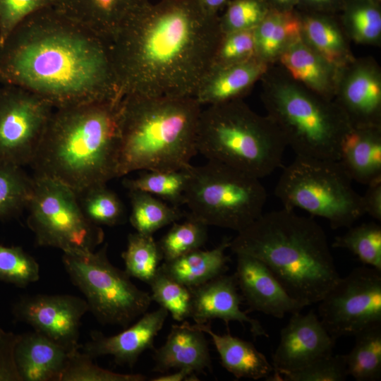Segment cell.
Wrapping results in <instances>:
<instances>
[{
	"instance_id": "6da1fadb",
	"label": "cell",
	"mask_w": 381,
	"mask_h": 381,
	"mask_svg": "<svg viewBox=\"0 0 381 381\" xmlns=\"http://www.w3.org/2000/svg\"><path fill=\"white\" fill-rule=\"evenodd\" d=\"M222 35L198 0L149 2L109 41L119 98L194 97Z\"/></svg>"
},
{
	"instance_id": "7a4b0ae2",
	"label": "cell",
	"mask_w": 381,
	"mask_h": 381,
	"mask_svg": "<svg viewBox=\"0 0 381 381\" xmlns=\"http://www.w3.org/2000/svg\"><path fill=\"white\" fill-rule=\"evenodd\" d=\"M0 84L54 108L121 99L109 42L53 6L28 17L0 49Z\"/></svg>"
},
{
	"instance_id": "3957f363",
	"label": "cell",
	"mask_w": 381,
	"mask_h": 381,
	"mask_svg": "<svg viewBox=\"0 0 381 381\" xmlns=\"http://www.w3.org/2000/svg\"><path fill=\"white\" fill-rule=\"evenodd\" d=\"M229 248L262 262L305 307L319 303L341 277L324 229L294 210L262 212L230 240Z\"/></svg>"
},
{
	"instance_id": "277c9868",
	"label": "cell",
	"mask_w": 381,
	"mask_h": 381,
	"mask_svg": "<svg viewBox=\"0 0 381 381\" xmlns=\"http://www.w3.org/2000/svg\"><path fill=\"white\" fill-rule=\"evenodd\" d=\"M121 99L54 108L30 163L79 196L116 178Z\"/></svg>"
},
{
	"instance_id": "5b68a950",
	"label": "cell",
	"mask_w": 381,
	"mask_h": 381,
	"mask_svg": "<svg viewBox=\"0 0 381 381\" xmlns=\"http://www.w3.org/2000/svg\"><path fill=\"white\" fill-rule=\"evenodd\" d=\"M202 106L194 97L121 99L116 178L136 171L181 170L198 153Z\"/></svg>"
},
{
	"instance_id": "8992f818",
	"label": "cell",
	"mask_w": 381,
	"mask_h": 381,
	"mask_svg": "<svg viewBox=\"0 0 381 381\" xmlns=\"http://www.w3.org/2000/svg\"><path fill=\"white\" fill-rule=\"evenodd\" d=\"M267 116L297 156L338 160L352 126L340 107L292 78L277 63L260 78Z\"/></svg>"
},
{
	"instance_id": "52a82bcc",
	"label": "cell",
	"mask_w": 381,
	"mask_h": 381,
	"mask_svg": "<svg viewBox=\"0 0 381 381\" xmlns=\"http://www.w3.org/2000/svg\"><path fill=\"white\" fill-rule=\"evenodd\" d=\"M285 140L274 123L243 101L235 99L202 109L198 124V153L262 179L282 164Z\"/></svg>"
},
{
	"instance_id": "ba28073f",
	"label": "cell",
	"mask_w": 381,
	"mask_h": 381,
	"mask_svg": "<svg viewBox=\"0 0 381 381\" xmlns=\"http://www.w3.org/2000/svg\"><path fill=\"white\" fill-rule=\"evenodd\" d=\"M183 204L205 224L241 231L263 212L267 192L260 179L207 160L188 167Z\"/></svg>"
},
{
	"instance_id": "9c48e42d",
	"label": "cell",
	"mask_w": 381,
	"mask_h": 381,
	"mask_svg": "<svg viewBox=\"0 0 381 381\" xmlns=\"http://www.w3.org/2000/svg\"><path fill=\"white\" fill-rule=\"evenodd\" d=\"M352 181L338 160L296 155L282 172L274 193L285 208L323 218L332 229L349 228L365 214Z\"/></svg>"
},
{
	"instance_id": "30bf717a",
	"label": "cell",
	"mask_w": 381,
	"mask_h": 381,
	"mask_svg": "<svg viewBox=\"0 0 381 381\" xmlns=\"http://www.w3.org/2000/svg\"><path fill=\"white\" fill-rule=\"evenodd\" d=\"M107 248L105 245L97 251L63 253L62 262L98 322L126 328L147 312L152 301L124 270L110 262Z\"/></svg>"
},
{
	"instance_id": "8fae6325",
	"label": "cell",
	"mask_w": 381,
	"mask_h": 381,
	"mask_svg": "<svg viewBox=\"0 0 381 381\" xmlns=\"http://www.w3.org/2000/svg\"><path fill=\"white\" fill-rule=\"evenodd\" d=\"M27 208L28 226L38 246L93 251L104 240L102 228L87 218L76 193L54 179L34 176Z\"/></svg>"
},
{
	"instance_id": "7c38bea8",
	"label": "cell",
	"mask_w": 381,
	"mask_h": 381,
	"mask_svg": "<svg viewBox=\"0 0 381 381\" xmlns=\"http://www.w3.org/2000/svg\"><path fill=\"white\" fill-rule=\"evenodd\" d=\"M319 303L320 321L335 341L381 323V272L356 267Z\"/></svg>"
},
{
	"instance_id": "4fadbf2b",
	"label": "cell",
	"mask_w": 381,
	"mask_h": 381,
	"mask_svg": "<svg viewBox=\"0 0 381 381\" xmlns=\"http://www.w3.org/2000/svg\"><path fill=\"white\" fill-rule=\"evenodd\" d=\"M3 85L0 88V162L30 165L54 107L27 90Z\"/></svg>"
},
{
	"instance_id": "5bb4252c",
	"label": "cell",
	"mask_w": 381,
	"mask_h": 381,
	"mask_svg": "<svg viewBox=\"0 0 381 381\" xmlns=\"http://www.w3.org/2000/svg\"><path fill=\"white\" fill-rule=\"evenodd\" d=\"M88 311L85 298L71 294L26 295L11 308L16 320L30 325L68 352L80 348L81 320Z\"/></svg>"
},
{
	"instance_id": "9a60e30c",
	"label": "cell",
	"mask_w": 381,
	"mask_h": 381,
	"mask_svg": "<svg viewBox=\"0 0 381 381\" xmlns=\"http://www.w3.org/2000/svg\"><path fill=\"white\" fill-rule=\"evenodd\" d=\"M334 100L352 128L381 126V72L372 59H354L340 68Z\"/></svg>"
},
{
	"instance_id": "2e32d148",
	"label": "cell",
	"mask_w": 381,
	"mask_h": 381,
	"mask_svg": "<svg viewBox=\"0 0 381 381\" xmlns=\"http://www.w3.org/2000/svg\"><path fill=\"white\" fill-rule=\"evenodd\" d=\"M335 340L311 310L291 314L280 331V339L272 356L275 373L301 369L333 353Z\"/></svg>"
},
{
	"instance_id": "e0dca14e",
	"label": "cell",
	"mask_w": 381,
	"mask_h": 381,
	"mask_svg": "<svg viewBox=\"0 0 381 381\" xmlns=\"http://www.w3.org/2000/svg\"><path fill=\"white\" fill-rule=\"evenodd\" d=\"M235 255L234 275L250 310L283 318L286 314L301 312L305 307L287 293L262 262L249 255Z\"/></svg>"
},
{
	"instance_id": "ac0fdd59",
	"label": "cell",
	"mask_w": 381,
	"mask_h": 381,
	"mask_svg": "<svg viewBox=\"0 0 381 381\" xmlns=\"http://www.w3.org/2000/svg\"><path fill=\"white\" fill-rule=\"evenodd\" d=\"M168 311L159 308L143 314L131 327L119 334L106 336L99 331L90 333V339L80 349L93 359L111 356L119 365L133 368L140 356L154 348V341L162 329Z\"/></svg>"
},
{
	"instance_id": "d6986e66",
	"label": "cell",
	"mask_w": 381,
	"mask_h": 381,
	"mask_svg": "<svg viewBox=\"0 0 381 381\" xmlns=\"http://www.w3.org/2000/svg\"><path fill=\"white\" fill-rule=\"evenodd\" d=\"M190 288L193 298L190 318L195 324L208 323L213 319L222 320L226 325L235 321L243 325H249L254 338L269 337L259 320L241 309L243 298L238 293L234 274H223Z\"/></svg>"
},
{
	"instance_id": "ffe728a7",
	"label": "cell",
	"mask_w": 381,
	"mask_h": 381,
	"mask_svg": "<svg viewBox=\"0 0 381 381\" xmlns=\"http://www.w3.org/2000/svg\"><path fill=\"white\" fill-rule=\"evenodd\" d=\"M270 64L258 56L242 62L211 66L194 98L201 105H213L242 99L260 80Z\"/></svg>"
},
{
	"instance_id": "44dd1931",
	"label": "cell",
	"mask_w": 381,
	"mask_h": 381,
	"mask_svg": "<svg viewBox=\"0 0 381 381\" xmlns=\"http://www.w3.org/2000/svg\"><path fill=\"white\" fill-rule=\"evenodd\" d=\"M152 371L164 373L171 369L188 368L194 373L212 369L208 341L205 333L183 321L172 325L166 341L154 351Z\"/></svg>"
},
{
	"instance_id": "7402d4cb",
	"label": "cell",
	"mask_w": 381,
	"mask_h": 381,
	"mask_svg": "<svg viewBox=\"0 0 381 381\" xmlns=\"http://www.w3.org/2000/svg\"><path fill=\"white\" fill-rule=\"evenodd\" d=\"M149 0H54L53 7L109 42Z\"/></svg>"
},
{
	"instance_id": "603a6c76",
	"label": "cell",
	"mask_w": 381,
	"mask_h": 381,
	"mask_svg": "<svg viewBox=\"0 0 381 381\" xmlns=\"http://www.w3.org/2000/svg\"><path fill=\"white\" fill-rule=\"evenodd\" d=\"M69 353L35 330L20 334L15 358L22 381H60Z\"/></svg>"
},
{
	"instance_id": "cb8c5ba5",
	"label": "cell",
	"mask_w": 381,
	"mask_h": 381,
	"mask_svg": "<svg viewBox=\"0 0 381 381\" xmlns=\"http://www.w3.org/2000/svg\"><path fill=\"white\" fill-rule=\"evenodd\" d=\"M295 80L334 99L340 68L332 66L301 39L289 46L277 61Z\"/></svg>"
},
{
	"instance_id": "d4e9b609",
	"label": "cell",
	"mask_w": 381,
	"mask_h": 381,
	"mask_svg": "<svg viewBox=\"0 0 381 381\" xmlns=\"http://www.w3.org/2000/svg\"><path fill=\"white\" fill-rule=\"evenodd\" d=\"M338 161L352 181L365 186L381 181V126L352 128Z\"/></svg>"
},
{
	"instance_id": "484cf974",
	"label": "cell",
	"mask_w": 381,
	"mask_h": 381,
	"mask_svg": "<svg viewBox=\"0 0 381 381\" xmlns=\"http://www.w3.org/2000/svg\"><path fill=\"white\" fill-rule=\"evenodd\" d=\"M193 325L210 335L222 365L236 378L268 380L273 375L272 363L252 342L234 337L229 332L219 334L212 329L210 322Z\"/></svg>"
},
{
	"instance_id": "4316f807",
	"label": "cell",
	"mask_w": 381,
	"mask_h": 381,
	"mask_svg": "<svg viewBox=\"0 0 381 381\" xmlns=\"http://www.w3.org/2000/svg\"><path fill=\"white\" fill-rule=\"evenodd\" d=\"M299 13L302 39L327 62L337 68H341L355 59L341 23L332 14Z\"/></svg>"
},
{
	"instance_id": "83f0119b",
	"label": "cell",
	"mask_w": 381,
	"mask_h": 381,
	"mask_svg": "<svg viewBox=\"0 0 381 381\" xmlns=\"http://www.w3.org/2000/svg\"><path fill=\"white\" fill-rule=\"evenodd\" d=\"M229 238L211 250L201 248L193 250L171 260L163 261L159 269L168 277L188 287L200 285L228 270L229 258L226 250Z\"/></svg>"
},
{
	"instance_id": "f1b7e54d",
	"label": "cell",
	"mask_w": 381,
	"mask_h": 381,
	"mask_svg": "<svg viewBox=\"0 0 381 381\" xmlns=\"http://www.w3.org/2000/svg\"><path fill=\"white\" fill-rule=\"evenodd\" d=\"M301 31L298 11L270 8L255 28L258 56L269 64L277 63L280 55L301 38Z\"/></svg>"
},
{
	"instance_id": "f546056e",
	"label": "cell",
	"mask_w": 381,
	"mask_h": 381,
	"mask_svg": "<svg viewBox=\"0 0 381 381\" xmlns=\"http://www.w3.org/2000/svg\"><path fill=\"white\" fill-rule=\"evenodd\" d=\"M351 350L344 354L348 375L357 381L381 378V323L370 326L355 335Z\"/></svg>"
},
{
	"instance_id": "4dcf8cb0",
	"label": "cell",
	"mask_w": 381,
	"mask_h": 381,
	"mask_svg": "<svg viewBox=\"0 0 381 381\" xmlns=\"http://www.w3.org/2000/svg\"><path fill=\"white\" fill-rule=\"evenodd\" d=\"M131 211L129 221L135 231L152 235L160 229L181 219L183 212L149 193L129 191Z\"/></svg>"
},
{
	"instance_id": "1f68e13d",
	"label": "cell",
	"mask_w": 381,
	"mask_h": 381,
	"mask_svg": "<svg viewBox=\"0 0 381 381\" xmlns=\"http://www.w3.org/2000/svg\"><path fill=\"white\" fill-rule=\"evenodd\" d=\"M188 167L173 171H145L135 178L124 179L123 185L129 191L145 192L177 207L183 204L189 176Z\"/></svg>"
},
{
	"instance_id": "d6a6232c",
	"label": "cell",
	"mask_w": 381,
	"mask_h": 381,
	"mask_svg": "<svg viewBox=\"0 0 381 381\" xmlns=\"http://www.w3.org/2000/svg\"><path fill=\"white\" fill-rule=\"evenodd\" d=\"M125 272L130 277L149 284L164 260L158 242L152 235L130 234L126 250L121 253Z\"/></svg>"
},
{
	"instance_id": "836d02e7",
	"label": "cell",
	"mask_w": 381,
	"mask_h": 381,
	"mask_svg": "<svg viewBox=\"0 0 381 381\" xmlns=\"http://www.w3.org/2000/svg\"><path fill=\"white\" fill-rule=\"evenodd\" d=\"M380 4L369 0H348L341 25L349 38L365 44L377 43L381 37Z\"/></svg>"
},
{
	"instance_id": "e575fe53",
	"label": "cell",
	"mask_w": 381,
	"mask_h": 381,
	"mask_svg": "<svg viewBox=\"0 0 381 381\" xmlns=\"http://www.w3.org/2000/svg\"><path fill=\"white\" fill-rule=\"evenodd\" d=\"M333 248L352 253L364 265L381 272V226L375 222L351 226L334 238Z\"/></svg>"
},
{
	"instance_id": "d590c367",
	"label": "cell",
	"mask_w": 381,
	"mask_h": 381,
	"mask_svg": "<svg viewBox=\"0 0 381 381\" xmlns=\"http://www.w3.org/2000/svg\"><path fill=\"white\" fill-rule=\"evenodd\" d=\"M32 186L22 167L0 162V219L18 214L27 207Z\"/></svg>"
},
{
	"instance_id": "8d00e7d4",
	"label": "cell",
	"mask_w": 381,
	"mask_h": 381,
	"mask_svg": "<svg viewBox=\"0 0 381 381\" xmlns=\"http://www.w3.org/2000/svg\"><path fill=\"white\" fill-rule=\"evenodd\" d=\"M185 221L172 224L158 244L164 260H171L201 248L207 239V226L188 214Z\"/></svg>"
},
{
	"instance_id": "74e56055",
	"label": "cell",
	"mask_w": 381,
	"mask_h": 381,
	"mask_svg": "<svg viewBox=\"0 0 381 381\" xmlns=\"http://www.w3.org/2000/svg\"><path fill=\"white\" fill-rule=\"evenodd\" d=\"M149 285L152 301L167 310L174 320L183 322L190 318L193 298L190 287L170 278L160 269Z\"/></svg>"
},
{
	"instance_id": "f35d334b",
	"label": "cell",
	"mask_w": 381,
	"mask_h": 381,
	"mask_svg": "<svg viewBox=\"0 0 381 381\" xmlns=\"http://www.w3.org/2000/svg\"><path fill=\"white\" fill-rule=\"evenodd\" d=\"M37 261L20 246L0 244V281L25 288L40 279Z\"/></svg>"
},
{
	"instance_id": "ab89813d",
	"label": "cell",
	"mask_w": 381,
	"mask_h": 381,
	"mask_svg": "<svg viewBox=\"0 0 381 381\" xmlns=\"http://www.w3.org/2000/svg\"><path fill=\"white\" fill-rule=\"evenodd\" d=\"M80 196L87 218L93 224L113 226L121 223L124 208L119 196L106 185L92 188Z\"/></svg>"
},
{
	"instance_id": "60d3db41",
	"label": "cell",
	"mask_w": 381,
	"mask_h": 381,
	"mask_svg": "<svg viewBox=\"0 0 381 381\" xmlns=\"http://www.w3.org/2000/svg\"><path fill=\"white\" fill-rule=\"evenodd\" d=\"M142 374H123L99 367L80 349L69 353L60 381H144Z\"/></svg>"
},
{
	"instance_id": "b9f144b4",
	"label": "cell",
	"mask_w": 381,
	"mask_h": 381,
	"mask_svg": "<svg viewBox=\"0 0 381 381\" xmlns=\"http://www.w3.org/2000/svg\"><path fill=\"white\" fill-rule=\"evenodd\" d=\"M344 354L333 353L291 372L274 373L270 381H343L347 377Z\"/></svg>"
},
{
	"instance_id": "7bdbcfd3",
	"label": "cell",
	"mask_w": 381,
	"mask_h": 381,
	"mask_svg": "<svg viewBox=\"0 0 381 381\" xmlns=\"http://www.w3.org/2000/svg\"><path fill=\"white\" fill-rule=\"evenodd\" d=\"M219 16L222 34L255 28L270 6L266 0H230Z\"/></svg>"
},
{
	"instance_id": "ee69618b",
	"label": "cell",
	"mask_w": 381,
	"mask_h": 381,
	"mask_svg": "<svg viewBox=\"0 0 381 381\" xmlns=\"http://www.w3.org/2000/svg\"><path fill=\"white\" fill-rule=\"evenodd\" d=\"M258 56L255 28L222 34L211 66H222Z\"/></svg>"
},
{
	"instance_id": "f6af8a7d",
	"label": "cell",
	"mask_w": 381,
	"mask_h": 381,
	"mask_svg": "<svg viewBox=\"0 0 381 381\" xmlns=\"http://www.w3.org/2000/svg\"><path fill=\"white\" fill-rule=\"evenodd\" d=\"M53 4L54 0H0V49L28 17Z\"/></svg>"
},
{
	"instance_id": "bcb514c9",
	"label": "cell",
	"mask_w": 381,
	"mask_h": 381,
	"mask_svg": "<svg viewBox=\"0 0 381 381\" xmlns=\"http://www.w3.org/2000/svg\"><path fill=\"white\" fill-rule=\"evenodd\" d=\"M20 334L0 328V381H22L15 358V350Z\"/></svg>"
},
{
	"instance_id": "7dc6e473",
	"label": "cell",
	"mask_w": 381,
	"mask_h": 381,
	"mask_svg": "<svg viewBox=\"0 0 381 381\" xmlns=\"http://www.w3.org/2000/svg\"><path fill=\"white\" fill-rule=\"evenodd\" d=\"M361 200L364 213L380 222L381 181L368 185L365 193L361 195Z\"/></svg>"
},
{
	"instance_id": "c3c4849f",
	"label": "cell",
	"mask_w": 381,
	"mask_h": 381,
	"mask_svg": "<svg viewBox=\"0 0 381 381\" xmlns=\"http://www.w3.org/2000/svg\"><path fill=\"white\" fill-rule=\"evenodd\" d=\"M348 0H299L296 7L303 13L332 14L342 10Z\"/></svg>"
},
{
	"instance_id": "681fc988",
	"label": "cell",
	"mask_w": 381,
	"mask_h": 381,
	"mask_svg": "<svg viewBox=\"0 0 381 381\" xmlns=\"http://www.w3.org/2000/svg\"><path fill=\"white\" fill-rule=\"evenodd\" d=\"M152 381H195L199 380L196 373L188 368H181L173 373H169L157 376Z\"/></svg>"
},
{
	"instance_id": "f907efd6",
	"label": "cell",
	"mask_w": 381,
	"mask_h": 381,
	"mask_svg": "<svg viewBox=\"0 0 381 381\" xmlns=\"http://www.w3.org/2000/svg\"><path fill=\"white\" fill-rule=\"evenodd\" d=\"M205 11L211 15H219L220 10L225 8L230 0H198Z\"/></svg>"
},
{
	"instance_id": "816d5d0a",
	"label": "cell",
	"mask_w": 381,
	"mask_h": 381,
	"mask_svg": "<svg viewBox=\"0 0 381 381\" xmlns=\"http://www.w3.org/2000/svg\"><path fill=\"white\" fill-rule=\"evenodd\" d=\"M299 0H266L270 8L277 10H295Z\"/></svg>"
},
{
	"instance_id": "f5cc1de1",
	"label": "cell",
	"mask_w": 381,
	"mask_h": 381,
	"mask_svg": "<svg viewBox=\"0 0 381 381\" xmlns=\"http://www.w3.org/2000/svg\"><path fill=\"white\" fill-rule=\"evenodd\" d=\"M380 4L381 0H369Z\"/></svg>"
}]
</instances>
